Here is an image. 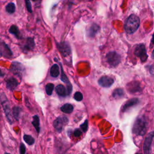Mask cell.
I'll use <instances>...</instances> for the list:
<instances>
[{
	"mask_svg": "<svg viewBox=\"0 0 154 154\" xmlns=\"http://www.w3.org/2000/svg\"><path fill=\"white\" fill-rule=\"evenodd\" d=\"M11 70L13 73L16 75H21L23 71V67L22 65L17 62H13L12 63Z\"/></svg>",
	"mask_w": 154,
	"mask_h": 154,
	"instance_id": "5bb4252c",
	"label": "cell"
},
{
	"mask_svg": "<svg viewBox=\"0 0 154 154\" xmlns=\"http://www.w3.org/2000/svg\"><path fill=\"white\" fill-rule=\"evenodd\" d=\"M5 154H10V153H5Z\"/></svg>",
	"mask_w": 154,
	"mask_h": 154,
	"instance_id": "d590c367",
	"label": "cell"
},
{
	"mask_svg": "<svg viewBox=\"0 0 154 154\" xmlns=\"http://www.w3.org/2000/svg\"><path fill=\"white\" fill-rule=\"evenodd\" d=\"M99 29L100 27L96 23H93L87 29V35L89 37H94L96 35V34L99 32Z\"/></svg>",
	"mask_w": 154,
	"mask_h": 154,
	"instance_id": "7c38bea8",
	"label": "cell"
},
{
	"mask_svg": "<svg viewBox=\"0 0 154 154\" xmlns=\"http://www.w3.org/2000/svg\"><path fill=\"white\" fill-rule=\"evenodd\" d=\"M74 99L76 100V101H81L83 99V96L82 94L79 92V91H76L75 94H74Z\"/></svg>",
	"mask_w": 154,
	"mask_h": 154,
	"instance_id": "83f0119b",
	"label": "cell"
},
{
	"mask_svg": "<svg viewBox=\"0 0 154 154\" xmlns=\"http://www.w3.org/2000/svg\"><path fill=\"white\" fill-rule=\"evenodd\" d=\"M57 46L58 51L64 57H68L71 55V48L68 43L63 42L57 43Z\"/></svg>",
	"mask_w": 154,
	"mask_h": 154,
	"instance_id": "ba28073f",
	"label": "cell"
},
{
	"mask_svg": "<svg viewBox=\"0 0 154 154\" xmlns=\"http://www.w3.org/2000/svg\"><path fill=\"white\" fill-rule=\"evenodd\" d=\"M32 124L34 126V127L35 128L36 131L37 133L40 132V119H39V117L37 115H35L32 117Z\"/></svg>",
	"mask_w": 154,
	"mask_h": 154,
	"instance_id": "44dd1931",
	"label": "cell"
},
{
	"mask_svg": "<svg viewBox=\"0 0 154 154\" xmlns=\"http://www.w3.org/2000/svg\"><path fill=\"white\" fill-rule=\"evenodd\" d=\"M134 54L136 57H139L142 62H144L147 59L146 49L143 44H139L136 46L134 49Z\"/></svg>",
	"mask_w": 154,
	"mask_h": 154,
	"instance_id": "5b68a950",
	"label": "cell"
},
{
	"mask_svg": "<svg viewBox=\"0 0 154 154\" xmlns=\"http://www.w3.org/2000/svg\"><path fill=\"white\" fill-rule=\"evenodd\" d=\"M150 73L152 75H154V65H153V66H152L150 67Z\"/></svg>",
	"mask_w": 154,
	"mask_h": 154,
	"instance_id": "d6a6232c",
	"label": "cell"
},
{
	"mask_svg": "<svg viewBox=\"0 0 154 154\" xmlns=\"http://www.w3.org/2000/svg\"><path fill=\"white\" fill-rule=\"evenodd\" d=\"M147 122L146 118L144 116H140L135 120L133 127L132 132L136 135L143 136L147 131Z\"/></svg>",
	"mask_w": 154,
	"mask_h": 154,
	"instance_id": "6da1fadb",
	"label": "cell"
},
{
	"mask_svg": "<svg viewBox=\"0 0 154 154\" xmlns=\"http://www.w3.org/2000/svg\"><path fill=\"white\" fill-rule=\"evenodd\" d=\"M138 102H139V100L137 98L131 99L123 104V105L122 107L121 111L122 112H125V111H128L131 107L137 105L138 103Z\"/></svg>",
	"mask_w": 154,
	"mask_h": 154,
	"instance_id": "8fae6325",
	"label": "cell"
},
{
	"mask_svg": "<svg viewBox=\"0 0 154 154\" xmlns=\"http://www.w3.org/2000/svg\"><path fill=\"white\" fill-rule=\"evenodd\" d=\"M152 57L153 58H154V49H153V52H152Z\"/></svg>",
	"mask_w": 154,
	"mask_h": 154,
	"instance_id": "e575fe53",
	"label": "cell"
},
{
	"mask_svg": "<svg viewBox=\"0 0 154 154\" xmlns=\"http://www.w3.org/2000/svg\"><path fill=\"white\" fill-rule=\"evenodd\" d=\"M1 104L2 105V108L4 109V113L5 114V116H6L8 121L9 122V123L10 124H11L13 123V117H12L11 113L10 104H9L8 100H7V99L5 97V95L1 96Z\"/></svg>",
	"mask_w": 154,
	"mask_h": 154,
	"instance_id": "277c9868",
	"label": "cell"
},
{
	"mask_svg": "<svg viewBox=\"0 0 154 154\" xmlns=\"http://www.w3.org/2000/svg\"><path fill=\"white\" fill-rule=\"evenodd\" d=\"M151 43L152 44H154V33L152 35V40H151Z\"/></svg>",
	"mask_w": 154,
	"mask_h": 154,
	"instance_id": "836d02e7",
	"label": "cell"
},
{
	"mask_svg": "<svg viewBox=\"0 0 154 154\" xmlns=\"http://www.w3.org/2000/svg\"><path fill=\"white\" fill-rule=\"evenodd\" d=\"M9 32L13 34L16 38H20V31L18 29V28L15 26V25H11L10 26V28H9Z\"/></svg>",
	"mask_w": 154,
	"mask_h": 154,
	"instance_id": "603a6c76",
	"label": "cell"
},
{
	"mask_svg": "<svg viewBox=\"0 0 154 154\" xmlns=\"http://www.w3.org/2000/svg\"><path fill=\"white\" fill-rule=\"evenodd\" d=\"M16 6L14 3L13 2H10L7 4V5L5 6V10L7 13L10 14H12L15 11Z\"/></svg>",
	"mask_w": 154,
	"mask_h": 154,
	"instance_id": "d4e9b609",
	"label": "cell"
},
{
	"mask_svg": "<svg viewBox=\"0 0 154 154\" xmlns=\"http://www.w3.org/2000/svg\"><path fill=\"white\" fill-rule=\"evenodd\" d=\"M23 138L24 140V141L28 144V145H32L34 143V138L29 135H26V134H25L23 137Z\"/></svg>",
	"mask_w": 154,
	"mask_h": 154,
	"instance_id": "484cf974",
	"label": "cell"
},
{
	"mask_svg": "<svg viewBox=\"0 0 154 154\" xmlns=\"http://www.w3.org/2000/svg\"><path fill=\"white\" fill-rule=\"evenodd\" d=\"M55 91L56 93L60 96H66L67 94V90L66 88V87L61 85V84H59L58 85H57V87H55Z\"/></svg>",
	"mask_w": 154,
	"mask_h": 154,
	"instance_id": "ac0fdd59",
	"label": "cell"
},
{
	"mask_svg": "<svg viewBox=\"0 0 154 154\" xmlns=\"http://www.w3.org/2000/svg\"><path fill=\"white\" fill-rule=\"evenodd\" d=\"M60 74V68L58 64H54L50 69V75L53 78H57Z\"/></svg>",
	"mask_w": 154,
	"mask_h": 154,
	"instance_id": "d6986e66",
	"label": "cell"
},
{
	"mask_svg": "<svg viewBox=\"0 0 154 154\" xmlns=\"http://www.w3.org/2000/svg\"><path fill=\"white\" fill-rule=\"evenodd\" d=\"M123 95H124V91H123V89H122L120 88L115 89L112 93V96L114 99L121 98L123 96Z\"/></svg>",
	"mask_w": 154,
	"mask_h": 154,
	"instance_id": "7402d4cb",
	"label": "cell"
},
{
	"mask_svg": "<svg viewBox=\"0 0 154 154\" xmlns=\"http://www.w3.org/2000/svg\"><path fill=\"white\" fill-rule=\"evenodd\" d=\"M18 84L19 82L14 78H10L6 81L7 88L11 91H13L17 87Z\"/></svg>",
	"mask_w": 154,
	"mask_h": 154,
	"instance_id": "2e32d148",
	"label": "cell"
},
{
	"mask_svg": "<svg viewBox=\"0 0 154 154\" xmlns=\"http://www.w3.org/2000/svg\"><path fill=\"white\" fill-rule=\"evenodd\" d=\"M154 137V131L150 132L146 136L143 143V152L144 154H150L151 144Z\"/></svg>",
	"mask_w": 154,
	"mask_h": 154,
	"instance_id": "52a82bcc",
	"label": "cell"
},
{
	"mask_svg": "<svg viewBox=\"0 0 154 154\" xmlns=\"http://www.w3.org/2000/svg\"><path fill=\"white\" fill-rule=\"evenodd\" d=\"M114 83V79L109 76H103L101 77L99 81L98 84L100 86L104 88H109Z\"/></svg>",
	"mask_w": 154,
	"mask_h": 154,
	"instance_id": "9c48e42d",
	"label": "cell"
},
{
	"mask_svg": "<svg viewBox=\"0 0 154 154\" xmlns=\"http://www.w3.org/2000/svg\"><path fill=\"white\" fill-rule=\"evenodd\" d=\"M80 128L83 131V132H85L88 129V120H85V122L80 125Z\"/></svg>",
	"mask_w": 154,
	"mask_h": 154,
	"instance_id": "f1b7e54d",
	"label": "cell"
},
{
	"mask_svg": "<svg viewBox=\"0 0 154 154\" xmlns=\"http://www.w3.org/2000/svg\"><path fill=\"white\" fill-rule=\"evenodd\" d=\"M25 4H26V7L28 10V11L30 13L32 12V8H31V4L29 1H25Z\"/></svg>",
	"mask_w": 154,
	"mask_h": 154,
	"instance_id": "1f68e13d",
	"label": "cell"
},
{
	"mask_svg": "<svg viewBox=\"0 0 154 154\" xmlns=\"http://www.w3.org/2000/svg\"><path fill=\"white\" fill-rule=\"evenodd\" d=\"M21 108L19 106H14L13 108V110H12V113H13V117H14V119L16 120H18L19 118V116H20V114L21 112Z\"/></svg>",
	"mask_w": 154,
	"mask_h": 154,
	"instance_id": "cb8c5ba5",
	"label": "cell"
},
{
	"mask_svg": "<svg viewBox=\"0 0 154 154\" xmlns=\"http://www.w3.org/2000/svg\"><path fill=\"white\" fill-rule=\"evenodd\" d=\"M68 122L69 120L66 117L59 116L54 121L53 126L58 132H61Z\"/></svg>",
	"mask_w": 154,
	"mask_h": 154,
	"instance_id": "8992f818",
	"label": "cell"
},
{
	"mask_svg": "<svg viewBox=\"0 0 154 154\" xmlns=\"http://www.w3.org/2000/svg\"><path fill=\"white\" fill-rule=\"evenodd\" d=\"M60 109L64 113L70 114L73 111V106L70 103H65L60 108Z\"/></svg>",
	"mask_w": 154,
	"mask_h": 154,
	"instance_id": "ffe728a7",
	"label": "cell"
},
{
	"mask_svg": "<svg viewBox=\"0 0 154 154\" xmlns=\"http://www.w3.org/2000/svg\"><path fill=\"white\" fill-rule=\"evenodd\" d=\"M54 88V85L53 84L48 83V84H46L45 87V90L47 94L49 96H51L52 93Z\"/></svg>",
	"mask_w": 154,
	"mask_h": 154,
	"instance_id": "4316f807",
	"label": "cell"
},
{
	"mask_svg": "<svg viewBox=\"0 0 154 154\" xmlns=\"http://www.w3.org/2000/svg\"><path fill=\"white\" fill-rule=\"evenodd\" d=\"M60 69H61V80L66 84L67 94H70L71 91H72V85L70 82L69 81L68 78L67 77V76L64 73L61 63H60Z\"/></svg>",
	"mask_w": 154,
	"mask_h": 154,
	"instance_id": "30bf717a",
	"label": "cell"
},
{
	"mask_svg": "<svg viewBox=\"0 0 154 154\" xmlns=\"http://www.w3.org/2000/svg\"><path fill=\"white\" fill-rule=\"evenodd\" d=\"M135 154H141V153H135Z\"/></svg>",
	"mask_w": 154,
	"mask_h": 154,
	"instance_id": "8d00e7d4",
	"label": "cell"
},
{
	"mask_svg": "<svg viewBox=\"0 0 154 154\" xmlns=\"http://www.w3.org/2000/svg\"><path fill=\"white\" fill-rule=\"evenodd\" d=\"M127 89L131 93L138 92L140 89V84L138 82H132L127 85Z\"/></svg>",
	"mask_w": 154,
	"mask_h": 154,
	"instance_id": "e0dca14e",
	"label": "cell"
},
{
	"mask_svg": "<svg viewBox=\"0 0 154 154\" xmlns=\"http://www.w3.org/2000/svg\"><path fill=\"white\" fill-rule=\"evenodd\" d=\"M25 152H26V147L24 145L23 143H21L20 145V147H19V152L20 154H25Z\"/></svg>",
	"mask_w": 154,
	"mask_h": 154,
	"instance_id": "f546056e",
	"label": "cell"
},
{
	"mask_svg": "<svg viewBox=\"0 0 154 154\" xmlns=\"http://www.w3.org/2000/svg\"><path fill=\"white\" fill-rule=\"evenodd\" d=\"M1 56H4L7 58H10L12 56V55H13L12 52L11 51V50L9 48V47L8 46V45L7 44H5V43H1Z\"/></svg>",
	"mask_w": 154,
	"mask_h": 154,
	"instance_id": "9a60e30c",
	"label": "cell"
},
{
	"mask_svg": "<svg viewBox=\"0 0 154 154\" xmlns=\"http://www.w3.org/2000/svg\"><path fill=\"white\" fill-rule=\"evenodd\" d=\"M140 25V19L135 14H131L126 19L124 28L128 34H133L138 28Z\"/></svg>",
	"mask_w": 154,
	"mask_h": 154,
	"instance_id": "7a4b0ae2",
	"label": "cell"
},
{
	"mask_svg": "<svg viewBox=\"0 0 154 154\" xmlns=\"http://www.w3.org/2000/svg\"><path fill=\"white\" fill-rule=\"evenodd\" d=\"M35 43L34 40L32 38H28L25 43L23 44V46L22 47V49H23V51L25 52L30 51L32 50L34 48Z\"/></svg>",
	"mask_w": 154,
	"mask_h": 154,
	"instance_id": "4fadbf2b",
	"label": "cell"
},
{
	"mask_svg": "<svg viewBox=\"0 0 154 154\" xmlns=\"http://www.w3.org/2000/svg\"><path fill=\"white\" fill-rule=\"evenodd\" d=\"M106 60L110 67H115L120 63L121 57L116 52L111 51L106 55Z\"/></svg>",
	"mask_w": 154,
	"mask_h": 154,
	"instance_id": "3957f363",
	"label": "cell"
},
{
	"mask_svg": "<svg viewBox=\"0 0 154 154\" xmlns=\"http://www.w3.org/2000/svg\"><path fill=\"white\" fill-rule=\"evenodd\" d=\"M82 134V131L79 129H76L73 131V135L76 137H79Z\"/></svg>",
	"mask_w": 154,
	"mask_h": 154,
	"instance_id": "4dcf8cb0",
	"label": "cell"
}]
</instances>
